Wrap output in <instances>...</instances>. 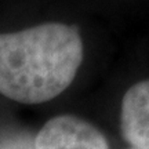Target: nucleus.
Listing matches in <instances>:
<instances>
[{
  "label": "nucleus",
  "mask_w": 149,
  "mask_h": 149,
  "mask_svg": "<svg viewBox=\"0 0 149 149\" xmlns=\"http://www.w3.org/2000/svg\"><path fill=\"white\" fill-rule=\"evenodd\" d=\"M83 61L79 31L48 22L0 35V94L21 104H43L73 81Z\"/></svg>",
  "instance_id": "nucleus-1"
},
{
  "label": "nucleus",
  "mask_w": 149,
  "mask_h": 149,
  "mask_svg": "<svg viewBox=\"0 0 149 149\" xmlns=\"http://www.w3.org/2000/svg\"><path fill=\"white\" fill-rule=\"evenodd\" d=\"M35 145L37 149H109L98 128L70 115L50 119L35 137Z\"/></svg>",
  "instance_id": "nucleus-2"
},
{
  "label": "nucleus",
  "mask_w": 149,
  "mask_h": 149,
  "mask_svg": "<svg viewBox=\"0 0 149 149\" xmlns=\"http://www.w3.org/2000/svg\"><path fill=\"white\" fill-rule=\"evenodd\" d=\"M120 127L134 149H149V80L131 86L122 101Z\"/></svg>",
  "instance_id": "nucleus-3"
},
{
  "label": "nucleus",
  "mask_w": 149,
  "mask_h": 149,
  "mask_svg": "<svg viewBox=\"0 0 149 149\" xmlns=\"http://www.w3.org/2000/svg\"><path fill=\"white\" fill-rule=\"evenodd\" d=\"M0 149H37L35 138L24 131L0 133Z\"/></svg>",
  "instance_id": "nucleus-4"
},
{
  "label": "nucleus",
  "mask_w": 149,
  "mask_h": 149,
  "mask_svg": "<svg viewBox=\"0 0 149 149\" xmlns=\"http://www.w3.org/2000/svg\"><path fill=\"white\" fill-rule=\"evenodd\" d=\"M133 149H134V148H133Z\"/></svg>",
  "instance_id": "nucleus-5"
}]
</instances>
